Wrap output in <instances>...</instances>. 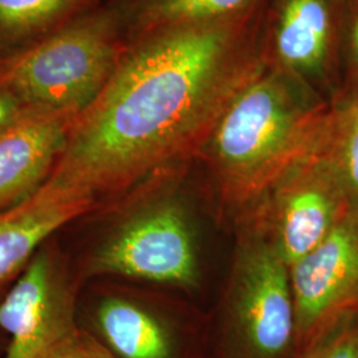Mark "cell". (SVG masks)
<instances>
[{
  "label": "cell",
  "instance_id": "6da1fadb",
  "mask_svg": "<svg viewBox=\"0 0 358 358\" xmlns=\"http://www.w3.org/2000/svg\"><path fill=\"white\" fill-rule=\"evenodd\" d=\"M267 10L262 0L227 19L138 36L73 117L48 182L94 210L199 157L231 103L271 65Z\"/></svg>",
  "mask_w": 358,
  "mask_h": 358
},
{
  "label": "cell",
  "instance_id": "7a4b0ae2",
  "mask_svg": "<svg viewBox=\"0 0 358 358\" xmlns=\"http://www.w3.org/2000/svg\"><path fill=\"white\" fill-rule=\"evenodd\" d=\"M331 108L319 90L271 63L231 103L199 158L223 205L243 214L312 153Z\"/></svg>",
  "mask_w": 358,
  "mask_h": 358
},
{
  "label": "cell",
  "instance_id": "3957f363",
  "mask_svg": "<svg viewBox=\"0 0 358 358\" xmlns=\"http://www.w3.org/2000/svg\"><path fill=\"white\" fill-rule=\"evenodd\" d=\"M182 171L149 179L57 232L83 284L103 278L171 288L198 284L195 231L177 187Z\"/></svg>",
  "mask_w": 358,
  "mask_h": 358
},
{
  "label": "cell",
  "instance_id": "277c9868",
  "mask_svg": "<svg viewBox=\"0 0 358 358\" xmlns=\"http://www.w3.org/2000/svg\"><path fill=\"white\" fill-rule=\"evenodd\" d=\"M291 267L254 213L239 219L226 297L207 331V358H294Z\"/></svg>",
  "mask_w": 358,
  "mask_h": 358
},
{
  "label": "cell",
  "instance_id": "5b68a950",
  "mask_svg": "<svg viewBox=\"0 0 358 358\" xmlns=\"http://www.w3.org/2000/svg\"><path fill=\"white\" fill-rule=\"evenodd\" d=\"M122 48L110 15H93L0 60V90L31 110L77 115L109 80Z\"/></svg>",
  "mask_w": 358,
  "mask_h": 358
},
{
  "label": "cell",
  "instance_id": "8992f818",
  "mask_svg": "<svg viewBox=\"0 0 358 358\" xmlns=\"http://www.w3.org/2000/svg\"><path fill=\"white\" fill-rule=\"evenodd\" d=\"M137 285L108 278L84 282L77 328L110 358H207L208 327Z\"/></svg>",
  "mask_w": 358,
  "mask_h": 358
},
{
  "label": "cell",
  "instance_id": "52a82bcc",
  "mask_svg": "<svg viewBox=\"0 0 358 358\" xmlns=\"http://www.w3.org/2000/svg\"><path fill=\"white\" fill-rule=\"evenodd\" d=\"M81 285L57 234L53 235L0 299V329L8 338L3 358H41L76 331Z\"/></svg>",
  "mask_w": 358,
  "mask_h": 358
},
{
  "label": "cell",
  "instance_id": "ba28073f",
  "mask_svg": "<svg viewBox=\"0 0 358 358\" xmlns=\"http://www.w3.org/2000/svg\"><path fill=\"white\" fill-rule=\"evenodd\" d=\"M248 211L260 219L291 267L316 248L350 210L319 142Z\"/></svg>",
  "mask_w": 358,
  "mask_h": 358
},
{
  "label": "cell",
  "instance_id": "9c48e42d",
  "mask_svg": "<svg viewBox=\"0 0 358 358\" xmlns=\"http://www.w3.org/2000/svg\"><path fill=\"white\" fill-rule=\"evenodd\" d=\"M297 353L344 316L358 312V214L345 219L291 266Z\"/></svg>",
  "mask_w": 358,
  "mask_h": 358
},
{
  "label": "cell",
  "instance_id": "30bf717a",
  "mask_svg": "<svg viewBox=\"0 0 358 358\" xmlns=\"http://www.w3.org/2000/svg\"><path fill=\"white\" fill-rule=\"evenodd\" d=\"M340 24L341 0H276L267 17L271 63L319 90L329 77Z\"/></svg>",
  "mask_w": 358,
  "mask_h": 358
},
{
  "label": "cell",
  "instance_id": "8fae6325",
  "mask_svg": "<svg viewBox=\"0 0 358 358\" xmlns=\"http://www.w3.org/2000/svg\"><path fill=\"white\" fill-rule=\"evenodd\" d=\"M73 117L29 110L0 131V213L28 202L51 178Z\"/></svg>",
  "mask_w": 358,
  "mask_h": 358
},
{
  "label": "cell",
  "instance_id": "7c38bea8",
  "mask_svg": "<svg viewBox=\"0 0 358 358\" xmlns=\"http://www.w3.org/2000/svg\"><path fill=\"white\" fill-rule=\"evenodd\" d=\"M90 210L92 203L80 194L47 182L26 203L0 213V299L43 244Z\"/></svg>",
  "mask_w": 358,
  "mask_h": 358
},
{
  "label": "cell",
  "instance_id": "4fadbf2b",
  "mask_svg": "<svg viewBox=\"0 0 358 358\" xmlns=\"http://www.w3.org/2000/svg\"><path fill=\"white\" fill-rule=\"evenodd\" d=\"M320 150L345 192L349 213L358 214V110L338 96L331 100Z\"/></svg>",
  "mask_w": 358,
  "mask_h": 358
},
{
  "label": "cell",
  "instance_id": "5bb4252c",
  "mask_svg": "<svg viewBox=\"0 0 358 358\" xmlns=\"http://www.w3.org/2000/svg\"><path fill=\"white\" fill-rule=\"evenodd\" d=\"M262 0H137L140 36L157 29L194 26L239 15Z\"/></svg>",
  "mask_w": 358,
  "mask_h": 358
},
{
  "label": "cell",
  "instance_id": "9a60e30c",
  "mask_svg": "<svg viewBox=\"0 0 358 358\" xmlns=\"http://www.w3.org/2000/svg\"><path fill=\"white\" fill-rule=\"evenodd\" d=\"M83 0H0V31L24 36L52 26Z\"/></svg>",
  "mask_w": 358,
  "mask_h": 358
},
{
  "label": "cell",
  "instance_id": "2e32d148",
  "mask_svg": "<svg viewBox=\"0 0 358 358\" xmlns=\"http://www.w3.org/2000/svg\"><path fill=\"white\" fill-rule=\"evenodd\" d=\"M294 358H358V312L337 321Z\"/></svg>",
  "mask_w": 358,
  "mask_h": 358
},
{
  "label": "cell",
  "instance_id": "e0dca14e",
  "mask_svg": "<svg viewBox=\"0 0 358 358\" xmlns=\"http://www.w3.org/2000/svg\"><path fill=\"white\" fill-rule=\"evenodd\" d=\"M41 358H110L90 336L81 332L78 328L68 334L62 341Z\"/></svg>",
  "mask_w": 358,
  "mask_h": 358
},
{
  "label": "cell",
  "instance_id": "ac0fdd59",
  "mask_svg": "<svg viewBox=\"0 0 358 358\" xmlns=\"http://www.w3.org/2000/svg\"><path fill=\"white\" fill-rule=\"evenodd\" d=\"M341 19L345 20L350 60L358 71V0H341Z\"/></svg>",
  "mask_w": 358,
  "mask_h": 358
},
{
  "label": "cell",
  "instance_id": "d6986e66",
  "mask_svg": "<svg viewBox=\"0 0 358 358\" xmlns=\"http://www.w3.org/2000/svg\"><path fill=\"white\" fill-rule=\"evenodd\" d=\"M29 110L13 94L0 90V131L13 125Z\"/></svg>",
  "mask_w": 358,
  "mask_h": 358
},
{
  "label": "cell",
  "instance_id": "ffe728a7",
  "mask_svg": "<svg viewBox=\"0 0 358 358\" xmlns=\"http://www.w3.org/2000/svg\"><path fill=\"white\" fill-rule=\"evenodd\" d=\"M338 97L344 99L345 101H348L355 109H357L358 110V78L357 81H356V84H355L350 90L345 92V93L338 94Z\"/></svg>",
  "mask_w": 358,
  "mask_h": 358
},
{
  "label": "cell",
  "instance_id": "44dd1931",
  "mask_svg": "<svg viewBox=\"0 0 358 358\" xmlns=\"http://www.w3.org/2000/svg\"><path fill=\"white\" fill-rule=\"evenodd\" d=\"M7 345H8L7 334L0 329V358H3V356H4L6 349H7Z\"/></svg>",
  "mask_w": 358,
  "mask_h": 358
}]
</instances>
